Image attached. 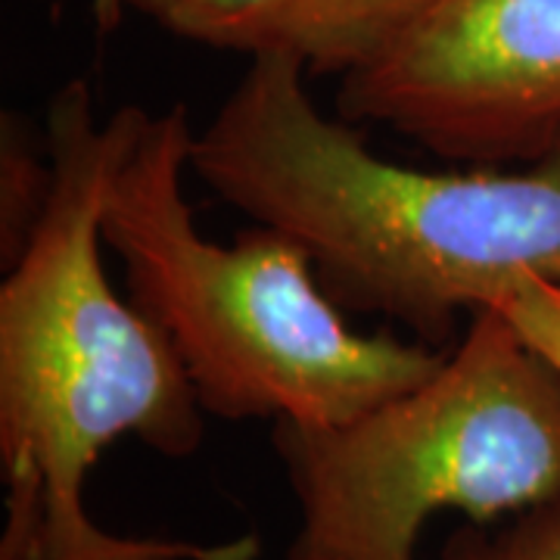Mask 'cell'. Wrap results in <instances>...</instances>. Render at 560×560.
<instances>
[{"instance_id":"6da1fadb","label":"cell","mask_w":560,"mask_h":560,"mask_svg":"<svg viewBox=\"0 0 560 560\" xmlns=\"http://www.w3.org/2000/svg\"><path fill=\"white\" fill-rule=\"evenodd\" d=\"M143 106L97 119L84 81L47 109L50 206L0 283V560H256L259 539H153L103 529L84 504L101 455L125 436L190 458L206 411L178 352L103 265V197Z\"/></svg>"},{"instance_id":"7a4b0ae2","label":"cell","mask_w":560,"mask_h":560,"mask_svg":"<svg viewBox=\"0 0 560 560\" xmlns=\"http://www.w3.org/2000/svg\"><path fill=\"white\" fill-rule=\"evenodd\" d=\"M305 69L256 57L194 135L190 172L300 243L340 308L445 342L526 275H560V138L521 172H427L327 119Z\"/></svg>"},{"instance_id":"3957f363","label":"cell","mask_w":560,"mask_h":560,"mask_svg":"<svg viewBox=\"0 0 560 560\" xmlns=\"http://www.w3.org/2000/svg\"><path fill=\"white\" fill-rule=\"evenodd\" d=\"M194 128L175 103L143 113L103 197V243L128 300L178 352L221 420L337 427L415 389L448 352L352 330L300 243L256 224L209 241L184 197Z\"/></svg>"},{"instance_id":"277c9868","label":"cell","mask_w":560,"mask_h":560,"mask_svg":"<svg viewBox=\"0 0 560 560\" xmlns=\"http://www.w3.org/2000/svg\"><path fill=\"white\" fill-rule=\"evenodd\" d=\"M271 442L300 501L287 560H420L442 511L486 526L560 499V377L486 305L420 386Z\"/></svg>"},{"instance_id":"5b68a950","label":"cell","mask_w":560,"mask_h":560,"mask_svg":"<svg viewBox=\"0 0 560 560\" xmlns=\"http://www.w3.org/2000/svg\"><path fill=\"white\" fill-rule=\"evenodd\" d=\"M337 106L440 160L529 165L560 138V0H442Z\"/></svg>"},{"instance_id":"8992f818","label":"cell","mask_w":560,"mask_h":560,"mask_svg":"<svg viewBox=\"0 0 560 560\" xmlns=\"http://www.w3.org/2000/svg\"><path fill=\"white\" fill-rule=\"evenodd\" d=\"M442 0H128V10L190 44L296 60L349 79L383 60Z\"/></svg>"},{"instance_id":"52a82bcc","label":"cell","mask_w":560,"mask_h":560,"mask_svg":"<svg viewBox=\"0 0 560 560\" xmlns=\"http://www.w3.org/2000/svg\"><path fill=\"white\" fill-rule=\"evenodd\" d=\"M54 184H57V165L50 153V140H44L40 147L28 121L16 113H3L0 119V261L3 268L16 265V259L28 249L50 206Z\"/></svg>"},{"instance_id":"ba28073f","label":"cell","mask_w":560,"mask_h":560,"mask_svg":"<svg viewBox=\"0 0 560 560\" xmlns=\"http://www.w3.org/2000/svg\"><path fill=\"white\" fill-rule=\"evenodd\" d=\"M440 560H560V499L523 511L499 533L464 526L445 541Z\"/></svg>"},{"instance_id":"9c48e42d","label":"cell","mask_w":560,"mask_h":560,"mask_svg":"<svg viewBox=\"0 0 560 560\" xmlns=\"http://www.w3.org/2000/svg\"><path fill=\"white\" fill-rule=\"evenodd\" d=\"M489 305L499 308L523 342L560 377V275H526Z\"/></svg>"},{"instance_id":"30bf717a","label":"cell","mask_w":560,"mask_h":560,"mask_svg":"<svg viewBox=\"0 0 560 560\" xmlns=\"http://www.w3.org/2000/svg\"><path fill=\"white\" fill-rule=\"evenodd\" d=\"M125 10H128V0H88V13L97 35H113L121 25Z\"/></svg>"}]
</instances>
